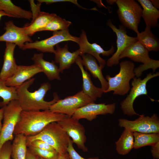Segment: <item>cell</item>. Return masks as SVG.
<instances>
[{"label":"cell","instance_id":"cell-1","mask_svg":"<svg viewBox=\"0 0 159 159\" xmlns=\"http://www.w3.org/2000/svg\"><path fill=\"white\" fill-rule=\"evenodd\" d=\"M35 78H32L16 87L18 100L23 110L38 111L49 110L51 106L59 99L56 92L53 94V98L49 101L44 100L47 92L51 88L48 82L42 84L37 90L30 92L28 89L34 82Z\"/></svg>","mask_w":159,"mask_h":159},{"label":"cell","instance_id":"cell-2","mask_svg":"<svg viewBox=\"0 0 159 159\" xmlns=\"http://www.w3.org/2000/svg\"><path fill=\"white\" fill-rule=\"evenodd\" d=\"M68 116L53 112L49 110L38 111L22 110L14 135L23 134L27 137L37 135L49 124L61 121Z\"/></svg>","mask_w":159,"mask_h":159},{"label":"cell","instance_id":"cell-3","mask_svg":"<svg viewBox=\"0 0 159 159\" xmlns=\"http://www.w3.org/2000/svg\"><path fill=\"white\" fill-rule=\"evenodd\" d=\"M70 137L57 122L47 125L36 135L27 137V146L32 142L40 140L47 143L59 154L67 152Z\"/></svg>","mask_w":159,"mask_h":159},{"label":"cell","instance_id":"cell-4","mask_svg":"<svg viewBox=\"0 0 159 159\" xmlns=\"http://www.w3.org/2000/svg\"><path fill=\"white\" fill-rule=\"evenodd\" d=\"M119 73L113 77L109 75L106 76L108 84V89L105 93L113 91V95H124L130 89V80L135 76L134 64L130 61L125 60L120 63Z\"/></svg>","mask_w":159,"mask_h":159},{"label":"cell","instance_id":"cell-5","mask_svg":"<svg viewBox=\"0 0 159 159\" xmlns=\"http://www.w3.org/2000/svg\"><path fill=\"white\" fill-rule=\"evenodd\" d=\"M149 52L137 41L123 51L120 56L119 59L127 57L135 62L143 63V64L135 68L134 70L135 76L137 78L140 77L145 70L151 69L154 72L159 67V61L150 58Z\"/></svg>","mask_w":159,"mask_h":159},{"label":"cell","instance_id":"cell-6","mask_svg":"<svg viewBox=\"0 0 159 159\" xmlns=\"http://www.w3.org/2000/svg\"><path fill=\"white\" fill-rule=\"evenodd\" d=\"M115 2L118 7L117 13L122 25L138 33L143 11L141 6L134 0H117Z\"/></svg>","mask_w":159,"mask_h":159},{"label":"cell","instance_id":"cell-7","mask_svg":"<svg viewBox=\"0 0 159 159\" xmlns=\"http://www.w3.org/2000/svg\"><path fill=\"white\" fill-rule=\"evenodd\" d=\"M22 110L17 100H12L5 106L0 135V149L5 143L13 140L14 130Z\"/></svg>","mask_w":159,"mask_h":159},{"label":"cell","instance_id":"cell-8","mask_svg":"<svg viewBox=\"0 0 159 159\" xmlns=\"http://www.w3.org/2000/svg\"><path fill=\"white\" fill-rule=\"evenodd\" d=\"M159 72L152 74L150 73L143 79L140 77H135L131 81L132 87L129 94L120 103L121 109L125 115L131 116L135 115L139 116L135 111L133 104L135 99L142 95H147L146 85L148 82L151 79L158 76Z\"/></svg>","mask_w":159,"mask_h":159},{"label":"cell","instance_id":"cell-9","mask_svg":"<svg viewBox=\"0 0 159 159\" xmlns=\"http://www.w3.org/2000/svg\"><path fill=\"white\" fill-rule=\"evenodd\" d=\"M80 37L74 36L69 33L68 29L54 32L50 37L40 40H37L32 42H26L22 49H34L42 52L54 53V47L61 42L72 41L79 44Z\"/></svg>","mask_w":159,"mask_h":159},{"label":"cell","instance_id":"cell-10","mask_svg":"<svg viewBox=\"0 0 159 159\" xmlns=\"http://www.w3.org/2000/svg\"><path fill=\"white\" fill-rule=\"evenodd\" d=\"M93 102L94 101L82 90L74 95L59 99L51 106L49 110L71 117L77 110Z\"/></svg>","mask_w":159,"mask_h":159},{"label":"cell","instance_id":"cell-11","mask_svg":"<svg viewBox=\"0 0 159 159\" xmlns=\"http://www.w3.org/2000/svg\"><path fill=\"white\" fill-rule=\"evenodd\" d=\"M119 125L132 132L159 133V118L155 114L151 117L140 115L138 118L132 121L120 119Z\"/></svg>","mask_w":159,"mask_h":159},{"label":"cell","instance_id":"cell-12","mask_svg":"<svg viewBox=\"0 0 159 159\" xmlns=\"http://www.w3.org/2000/svg\"><path fill=\"white\" fill-rule=\"evenodd\" d=\"M57 122L71 138L73 143L78 148L84 152L88 149L85 145L87 140L84 127L79 120L68 116L64 120Z\"/></svg>","mask_w":159,"mask_h":159},{"label":"cell","instance_id":"cell-13","mask_svg":"<svg viewBox=\"0 0 159 159\" xmlns=\"http://www.w3.org/2000/svg\"><path fill=\"white\" fill-rule=\"evenodd\" d=\"M107 24L115 33L117 37L116 51L106 62L107 66L112 67L119 63V57L120 55L127 48L138 40L136 37L127 35L125 28L122 25H120L119 28H117L110 20L107 21Z\"/></svg>","mask_w":159,"mask_h":159},{"label":"cell","instance_id":"cell-14","mask_svg":"<svg viewBox=\"0 0 159 159\" xmlns=\"http://www.w3.org/2000/svg\"><path fill=\"white\" fill-rule=\"evenodd\" d=\"M115 108V103L106 105L105 103L96 104L93 102L77 110L72 117L79 120L85 119L92 121L98 115L113 114Z\"/></svg>","mask_w":159,"mask_h":159},{"label":"cell","instance_id":"cell-15","mask_svg":"<svg viewBox=\"0 0 159 159\" xmlns=\"http://www.w3.org/2000/svg\"><path fill=\"white\" fill-rule=\"evenodd\" d=\"M80 38L78 44L80 47V55L81 56L85 53L91 55L97 59L100 67L103 69L106 64V62L100 57V54L107 57L112 54L115 50L114 47L112 46L110 49L106 51L96 43H90L88 40L86 33L83 30L82 31Z\"/></svg>","mask_w":159,"mask_h":159},{"label":"cell","instance_id":"cell-16","mask_svg":"<svg viewBox=\"0 0 159 159\" xmlns=\"http://www.w3.org/2000/svg\"><path fill=\"white\" fill-rule=\"evenodd\" d=\"M5 31L0 36V42L14 44L21 49L26 43L33 42L32 38L25 33L24 27L16 26L11 20L5 22Z\"/></svg>","mask_w":159,"mask_h":159},{"label":"cell","instance_id":"cell-17","mask_svg":"<svg viewBox=\"0 0 159 159\" xmlns=\"http://www.w3.org/2000/svg\"><path fill=\"white\" fill-rule=\"evenodd\" d=\"M42 72L40 67L34 64L29 66L18 65L16 72L5 81V84L9 87H17L37 74Z\"/></svg>","mask_w":159,"mask_h":159},{"label":"cell","instance_id":"cell-18","mask_svg":"<svg viewBox=\"0 0 159 159\" xmlns=\"http://www.w3.org/2000/svg\"><path fill=\"white\" fill-rule=\"evenodd\" d=\"M16 45L13 43L6 42L3 57V63L0 72V80L5 81L16 72L18 65L14 57Z\"/></svg>","mask_w":159,"mask_h":159},{"label":"cell","instance_id":"cell-19","mask_svg":"<svg viewBox=\"0 0 159 159\" xmlns=\"http://www.w3.org/2000/svg\"><path fill=\"white\" fill-rule=\"evenodd\" d=\"M54 53L55 62L59 64V67L60 72L62 73L64 70L69 68L72 64L75 62L77 57L80 55L79 49L71 52L68 49L67 44L62 48L58 44Z\"/></svg>","mask_w":159,"mask_h":159},{"label":"cell","instance_id":"cell-20","mask_svg":"<svg viewBox=\"0 0 159 159\" xmlns=\"http://www.w3.org/2000/svg\"><path fill=\"white\" fill-rule=\"evenodd\" d=\"M81 60V57L79 56L75 62L79 67L82 74L83 80L82 90L95 102L97 98L101 97L104 92L101 88L95 86L93 83L90 74L83 68Z\"/></svg>","mask_w":159,"mask_h":159},{"label":"cell","instance_id":"cell-21","mask_svg":"<svg viewBox=\"0 0 159 159\" xmlns=\"http://www.w3.org/2000/svg\"><path fill=\"white\" fill-rule=\"evenodd\" d=\"M81 56V62L83 66H84L94 78L98 79L101 83V88L105 93L108 89V84L103 75L102 69L98 65L96 59L91 55L85 54Z\"/></svg>","mask_w":159,"mask_h":159},{"label":"cell","instance_id":"cell-22","mask_svg":"<svg viewBox=\"0 0 159 159\" xmlns=\"http://www.w3.org/2000/svg\"><path fill=\"white\" fill-rule=\"evenodd\" d=\"M43 56L42 53H35L32 58V59L34 64L40 67L48 80H61L59 68L55 64V62L53 61L49 62L44 60Z\"/></svg>","mask_w":159,"mask_h":159},{"label":"cell","instance_id":"cell-23","mask_svg":"<svg viewBox=\"0 0 159 159\" xmlns=\"http://www.w3.org/2000/svg\"><path fill=\"white\" fill-rule=\"evenodd\" d=\"M56 15L54 13L40 12L30 24L24 27L25 33L30 37L32 36L44 27Z\"/></svg>","mask_w":159,"mask_h":159},{"label":"cell","instance_id":"cell-24","mask_svg":"<svg viewBox=\"0 0 159 159\" xmlns=\"http://www.w3.org/2000/svg\"><path fill=\"white\" fill-rule=\"evenodd\" d=\"M143 9L142 17L146 26L151 28L158 26L159 11L155 8L149 0H138Z\"/></svg>","mask_w":159,"mask_h":159},{"label":"cell","instance_id":"cell-25","mask_svg":"<svg viewBox=\"0 0 159 159\" xmlns=\"http://www.w3.org/2000/svg\"><path fill=\"white\" fill-rule=\"evenodd\" d=\"M0 11L4 12L11 17L29 20L32 18L31 11L24 9L15 5L10 0H0Z\"/></svg>","mask_w":159,"mask_h":159},{"label":"cell","instance_id":"cell-26","mask_svg":"<svg viewBox=\"0 0 159 159\" xmlns=\"http://www.w3.org/2000/svg\"><path fill=\"white\" fill-rule=\"evenodd\" d=\"M137 34L138 41L149 52L158 51L159 40L152 33L150 27L146 26L143 31Z\"/></svg>","mask_w":159,"mask_h":159},{"label":"cell","instance_id":"cell-27","mask_svg":"<svg viewBox=\"0 0 159 159\" xmlns=\"http://www.w3.org/2000/svg\"><path fill=\"white\" fill-rule=\"evenodd\" d=\"M115 145L116 151L119 154L125 155L128 153L134 148L133 132L124 128L120 138L115 142Z\"/></svg>","mask_w":159,"mask_h":159},{"label":"cell","instance_id":"cell-28","mask_svg":"<svg viewBox=\"0 0 159 159\" xmlns=\"http://www.w3.org/2000/svg\"><path fill=\"white\" fill-rule=\"evenodd\" d=\"M27 146V136L23 134L15 135L11 146L13 159H26Z\"/></svg>","mask_w":159,"mask_h":159},{"label":"cell","instance_id":"cell-29","mask_svg":"<svg viewBox=\"0 0 159 159\" xmlns=\"http://www.w3.org/2000/svg\"><path fill=\"white\" fill-rule=\"evenodd\" d=\"M134 148L138 149L148 145L151 146L159 141V133L133 132Z\"/></svg>","mask_w":159,"mask_h":159},{"label":"cell","instance_id":"cell-30","mask_svg":"<svg viewBox=\"0 0 159 159\" xmlns=\"http://www.w3.org/2000/svg\"><path fill=\"white\" fill-rule=\"evenodd\" d=\"M0 97L2 101L0 102V106H5L11 101L18 100L16 87L7 86L5 81L0 80Z\"/></svg>","mask_w":159,"mask_h":159},{"label":"cell","instance_id":"cell-31","mask_svg":"<svg viewBox=\"0 0 159 159\" xmlns=\"http://www.w3.org/2000/svg\"><path fill=\"white\" fill-rule=\"evenodd\" d=\"M71 24V21L62 19L57 15L39 32L50 31L54 32L67 30Z\"/></svg>","mask_w":159,"mask_h":159},{"label":"cell","instance_id":"cell-32","mask_svg":"<svg viewBox=\"0 0 159 159\" xmlns=\"http://www.w3.org/2000/svg\"><path fill=\"white\" fill-rule=\"evenodd\" d=\"M28 146L29 150L36 157L45 159H57L59 155L56 150L42 149L31 145Z\"/></svg>","mask_w":159,"mask_h":159},{"label":"cell","instance_id":"cell-33","mask_svg":"<svg viewBox=\"0 0 159 159\" xmlns=\"http://www.w3.org/2000/svg\"><path fill=\"white\" fill-rule=\"evenodd\" d=\"M73 143L72 140L70 138L67 149V152L69 154L70 159H99L98 157L88 158H85L82 157L75 150L73 147Z\"/></svg>","mask_w":159,"mask_h":159},{"label":"cell","instance_id":"cell-34","mask_svg":"<svg viewBox=\"0 0 159 159\" xmlns=\"http://www.w3.org/2000/svg\"><path fill=\"white\" fill-rule=\"evenodd\" d=\"M11 144L10 141L5 143L0 149V159H10Z\"/></svg>","mask_w":159,"mask_h":159},{"label":"cell","instance_id":"cell-35","mask_svg":"<svg viewBox=\"0 0 159 159\" xmlns=\"http://www.w3.org/2000/svg\"><path fill=\"white\" fill-rule=\"evenodd\" d=\"M39 148L41 149L50 150H55L53 147L44 141L40 140H35L27 145Z\"/></svg>","mask_w":159,"mask_h":159},{"label":"cell","instance_id":"cell-36","mask_svg":"<svg viewBox=\"0 0 159 159\" xmlns=\"http://www.w3.org/2000/svg\"><path fill=\"white\" fill-rule=\"evenodd\" d=\"M38 3L42 4L45 3L47 4H49L59 2H70L77 5L79 7L83 9V8L80 6L77 2V0H38Z\"/></svg>","mask_w":159,"mask_h":159},{"label":"cell","instance_id":"cell-37","mask_svg":"<svg viewBox=\"0 0 159 159\" xmlns=\"http://www.w3.org/2000/svg\"><path fill=\"white\" fill-rule=\"evenodd\" d=\"M151 152L153 157L155 159L159 158V141L151 146Z\"/></svg>","mask_w":159,"mask_h":159},{"label":"cell","instance_id":"cell-38","mask_svg":"<svg viewBox=\"0 0 159 159\" xmlns=\"http://www.w3.org/2000/svg\"><path fill=\"white\" fill-rule=\"evenodd\" d=\"M26 159H37L36 156L27 149Z\"/></svg>","mask_w":159,"mask_h":159},{"label":"cell","instance_id":"cell-39","mask_svg":"<svg viewBox=\"0 0 159 159\" xmlns=\"http://www.w3.org/2000/svg\"><path fill=\"white\" fill-rule=\"evenodd\" d=\"M57 159H70L68 153L63 154H59Z\"/></svg>","mask_w":159,"mask_h":159},{"label":"cell","instance_id":"cell-40","mask_svg":"<svg viewBox=\"0 0 159 159\" xmlns=\"http://www.w3.org/2000/svg\"><path fill=\"white\" fill-rule=\"evenodd\" d=\"M153 6L156 9L159 8V1L158 0H150Z\"/></svg>","mask_w":159,"mask_h":159},{"label":"cell","instance_id":"cell-41","mask_svg":"<svg viewBox=\"0 0 159 159\" xmlns=\"http://www.w3.org/2000/svg\"><path fill=\"white\" fill-rule=\"evenodd\" d=\"M5 107V106L2 107L0 109V122H1L2 120L3 119Z\"/></svg>","mask_w":159,"mask_h":159},{"label":"cell","instance_id":"cell-42","mask_svg":"<svg viewBox=\"0 0 159 159\" xmlns=\"http://www.w3.org/2000/svg\"><path fill=\"white\" fill-rule=\"evenodd\" d=\"M3 16H7L11 17L10 16L6 14L4 12L0 11V20H1V17Z\"/></svg>","mask_w":159,"mask_h":159},{"label":"cell","instance_id":"cell-43","mask_svg":"<svg viewBox=\"0 0 159 159\" xmlns=\"http://www.w3.org/2000/svg\"><path fill=\"white\" fill-rule=\"evenodd\" d=\"M116 0H107V1L110 4H112L115 3Z\"/></svg>","mask_w":159,"mask_h":159},{"label":"cell","instance_id":"cell-44","mask_svg":"<svg viewBox=\"0 0 159 159\" xmlns=\"http://www.w3.org/2000/svg\"><path fill=\"white\" fill-rule=\"evenodd\" d=\"M2 127V124L1 122H0V135H1Z\"/></svg>","mask_w":159,"mask_h":159},{"label":"cell","instance_id":"cell-45","mask_svg":"<svg viewBox=\"0 0 159 159\" xmlns=\"http://www.w3.org/2000/svg\"><path fill=\"white\" fill-rule=\"evenodd\" d=\"M36 158H37V159H45L42 158H40V157H36Z\"/></svg>","mask_w":159,"mask_h":159}]
</instances>
